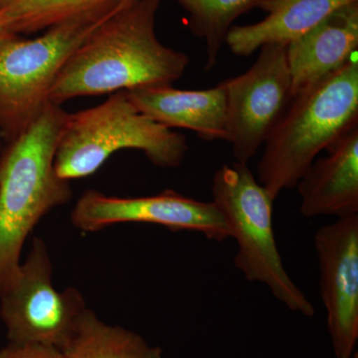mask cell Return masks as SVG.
<instances>
[{"label": "cell", "instance_id": "6da1fadb", "mask_svg": "<svg viewBox=\"0 0 358 358\" xmlns=\"http://www.w3.org/2000/svg\"><path fill=\"white\" fill-rule=\"evenodd\" d=\"M160 0H126L72 54L52 87L49 101L63 103L143 87L173 85L189 57L159 41Z\"/></svg>", "mask_w": 358, "mask_h": 358}, {"label": "cell", "instance_id": "7a4b0ae2", "mask_svg": "<svg viewBox=\"0 0 358 358\" xmlns=\"http://www.w3.org/2000/svg\"><path fill=\"white\" fill-rule=\"evenodd\" d=\"M68 113L49 103L0 155V294L21 264L23 247L47 213L72 199L55 155Z\"/></svg>", "mask_w": 358, "mask_h": 358}, {"label": "cell", "instance_id": "3957f363", "mask_svg": "<svg viewBox=\"0 0 358 358\" xmlns=\"http://www.w3.org/2000/svg\"><path fill=\"white\" fill-rule=\"evenodd\" d=\"M358 126L357 53L345 65L301 90L265 143L259 182L275 200L296 187L322 150Z\"/></svg>", "mask_w": 358, "mask_h": 358}, {"label": "cell", "instance_id": "277c9868", "mask_svg": "<svg viewBox=\"0 0 358 358\" xmlns=\"http://www.w3.org/2000/svg\"><path fill=\"white\" fill-rule=\"evenodd\" d=\"M124 150L143 152L155 166L176 169L188 145L182 134L143 114L126 91L117 92L101 105L68 113L56 150V173L68 181L93 176Z\"/></svg>", "mask_w": 358, "mask_h": 358}, {"label": "cell", "instance_id": "5b68a950", "mask_svg": "<svg viewBox=\"0 0 358 358\" xmlns=\"http://www.w3.org/2000/svg\"><path fill=\"white\" fill-rule=\"evenodd\" d=\"M124 2L106 0L36 38L13 36L0 45V131L8 143L50 103L52 87L78 47Z\"/></svg>", "mask_w": 358, "mask_h": 358}, {"label": "cell", "instance_id": "8992f818", "mask_svg": "<svg viewBox=\"0 0 358 358\" xmlns=\"http://www.w3.org/2000/svg\"><path fill=\"white\" fill-rule=\"evenodd\" d=\"M212 202L222 214L235 238V267L247 281L262 282L289 310L312 317L308 300L284 267L273 227L275 199L250 171L235 162L220 167L212 180Z\"/></svg>", "mask_w": 358, "mask_h": 358}, {"label": "cell", "instance_id": "52a82bcc", "mask_svg": "<svg viewBox=\"0 0 358 358\" xmlns=\"http://www.w3.org/2000/svg\"><path fill=\"white\" fill-rule=\"evenodd\" d=\"M76 288L58 291L53 285V265L44 240L32 239L25 261L0 294V317L11 343L66 345L87 310Z\"/></svg>", "mask_w": 358, "mask_h": 358}, {"label": "cell", "instance_id": "ba28073f", "mask_svg": "<svg viewBox=\"0 0 358 358\" xmlns=\"http://www.w3.org/2000/svg\"><path fill=\"white\" fill-rule=\"evenodd\" d=\"M285 45H265L244 74L222 82L227 110V143L236 162L248 164L265 145L292 96Z\"/></svg>", "mask_w": 358, "mask_h": 358}, {"label": "cell", "instance_id": "9c48e42d", "mask_svg": "<svg viewBox=\"0 0 358 358\" xmlns=\"http://www.w3.org/2000/svg\"><path fill=\"white\" fill-rule=\"evenodd\" d=\"M71 222L87 233L117 224L141 223L193 231L217 242L231 238L228 224L213 202L199 201L171 189L141 197L110 196L87 190L71 212Z\"/></svg>", "mask_w": 358, "mask_h": 358}, {"label": "cell", "instance_id": "30bf717a", "mask_svg": "<svg viewBox=\"0 0 358 358\" xmlns=\"http://www.w3.org/2000/svg\"><path fill=\"white\" fill-rule=\"evenodd\" d=\"M320 288L336 358H352L358 339V214L315 235Z\"/></svg>", "mask_w": 358, "mask_h": 358}, {"label": "cell", "instance_id": "8fae6325", "mask_svg": "<svg viewBox=\"0 0 358 358\" xmlns=\"http://www.w3.org/2000/svg\"><path fill=\"white\" fill-rule=\"evenodd\" d=\"M296 183L301 213L307 218L358 214V126L327 148Z\"/></svg>", "mask_w": 358, "mask_h": 358}, {"label": "cell", "instance_id": "7c38bea8", "mask_svg": "<svg viewBox=\"0 0 358 358\" xmlns=\"http://www.w3.org/2000/svg\"><path fill=\"white\" fill-rule=\"evenodd\" d=\"M358 1L336 9L287 45L292 94L317 83L357 53Z\"/></svg>", "mask_w": 358, "mask_h": 358}, {"label": "cell", "instance_id": "4fadbf2b", "mask_svg": "<svg viewBox=\"0 0 358 358\" xmlns=\"http://www.w3.org/2000/svg\"><path fill=\"white\" fill-rule=\"evenodd\" d=\"M126 92L143 114L166 128L189 129L204 141L228 140L222 84L206 90H178L164 85Z\"/></svg>", "mask_w": 358, "mask_h": 358}, {"label": "cell", "instance_id": "5bb4252c", "mask_svg": "<svg viewBox=\"0 0 358 358\" xmlns=\"http://www.w3.org/2000/svg\"><path fill=\"white\" fill-rule=\"evenodd\" d=\"M358 0H260L267 13L259 22L232 26L225 44L233 54L249 57L265 45H287L306 34L336 9Z\"/></svg>", "mask_w": 358, "mask_h": 358}, {"label": "cell", "instance_id": "9a60e30c", "mask_svg": "<svg viewBox=\"0 0 358 358\" xmlns=\"http://www.w3.org/2000/svg\"><path fill=\"white\" fill-rule=\"evenodd\" d=\"M61 352L66 358H162V348L129 329L105 324L90 308Z\"/></svg>", "mask_w": 358, "mask_h": 358}, {"label": "cell", "instance_id": "2e32d148", "mask_svg": "<svg viewBox=\"0 0 358 358\" xmlns=\"http://www.w3.org/2000/svg\"><path fill=\"white\" fill-rule=\"evenodd\" d=\"M189 14L193 34L206 44L205 69L210 70L217 63L226 37L233 22L246 13L260 0H176Z\"/></svg>", "mask_w": 358, "mask_h": 358}, {"label": "cell", "instance_id": "e0dca14e", "mask_svg": "<svg viewBox=\"0 0 358 358\" xmlns=\"http://www.w3.org/2000/svg\"><path fill=\"white\" fill-rule=\"evenodd\" d=\"M106 0H13L0 10V27L9 34L44 31Z\"/></svg>", "mask_w": 358, "mask_h": 358}, {"label": "cell", "instance_id": "ac0fdd59", "mask_svg": "<svg viewBox=\"0 0 358 358\" xmlns=\"http://www.w3.org/2000/svg\"><path fill=\"white\" fill-rule=\"evenodd\" d=\"M0 358H66L55 346L40 343H8L0 350Z\"/></svg>", "mask_w": 358, "mask_h": 358}, {"label": "cell", "instance_id": "d6986e66", "mask_svg": "<svg viewBox=\"0 0 358 358\" xmlns=\"http://www.w3.org/2000/svg\"><path fill=\"white\" fill-rule=\"evenodd\" d=\"M16 36V35L9 34L6 31H4L1 27H0V45L6 42V40L11 38V37Z\"/></svg>", "mask_w": 358, "mask_h": 358}, {"label": "cell", "instance_id": "ffe728a7", "mask_svg": "<svg viewBox=\"0 0 358 358\" xmlns=\"http://www.w3.org/2000/svg\"><path fill=\"white\" fill-rule=\"evenodd\" d=\"M13 1V0H0V10L6 8V7L8 6V4H10Z\"/></svg>", "mask_w": 358, "mask_h": 358}, {"label": "cell", "instance_id": "44dd1931", "mask_svg": "<svg viewBox=\"0 0 358 358\" xmlns=\"http://www.w3.org/2000/svg\"><path fill=\"white\" fill-rule=\"evenodd\" d=\"M352 358H358L357 353H355V355H353Z\"/></svg>", "mask_w": 358, "mask_h": 358}, {"label": "cell", "instance_id": "7402d4cb", "mask_svg": "<svg viewBox=\"0 0 358 358\" xmlns=\"http://www.w3.org/2000/svg\"><path fill=\"white\" fill-rule=\"evenodd\" d=\"M0 134H1V131H0ZM1 136H0V138H1ZM1 152H0V155H1Z\"/></svg>", "mask_w": 358, "mask_h": 358}]
</instances>
